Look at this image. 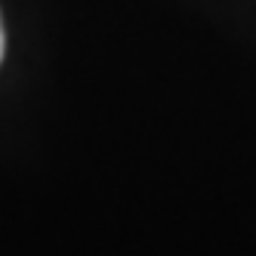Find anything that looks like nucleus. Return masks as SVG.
I'll return each instance as SVG.
<instances>
[{
  "instance_id": "f257e3e1",
  "label": "nucleus",
  "mask_w": 256,
  "mask_h": 256,
  "mask_svg": "<svg viewBox=\"0 0 256 256\" xmlns=\"http://www.w3.org/2000/svg\"><path fill=\"white\" fill-rule=\"evenodd\" d=\"M4 46H6V40H4V22H0V59H4Z\"/></svg>"
}]
</instances>
